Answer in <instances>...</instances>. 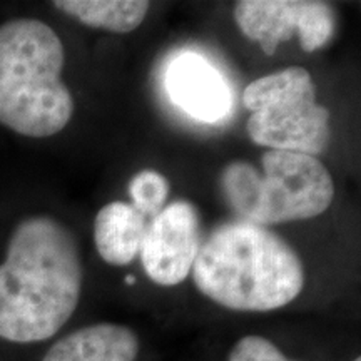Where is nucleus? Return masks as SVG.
<instances>
[{"instance_id": "15", "label": "nucleus", "mask_w": 361, "mask_h": 361, "mask_svg": "<svg viewBox=\"0 0 361 361\" xmlns=\"http://www.w3.org/2000/svg\"><path fill=\"white\" fill-rule=\"evenodd\" d=\"M353 361H361V358H360V356H356V358H355Z\"/></svg>"}, {"instance_id": "9", "label": "nucleus", "mask_w": 361, "mask_h": 361, "mask_svg": "<svg viewBox=\"0 0 361 361\" xmlns=\"http://www.w3.org/2000/svg\"><path fill=\"white\" fill-rule=\"evenodd\" d=\"M141 338L128 324L94 323L57 340L42 361H137Z\"/></svg>"}, {"instance_id": "6", "label": "nucleus", "mask_w": 361, "mask_h": 361, "mask_svg": "<svg viewBox=\"0 0 361 361\" xmlns=\"http://www.w3.org/2000/svg\"><path fill=\"white\" fill-rule=\"evenodd\" d=\"M234 20L268 56L295 35L305 52L318 51L329 42L336 25L331 6L318 0H241L234 6Z\"/></svg>"}, {"instance_id": "14", "label": "nucleus", "mask_w": 361, "mask_h": 361, "mask_svg": "<svg viewBox=\"0 0 361 361\" xmlns=\"http://www.w3.org/2000/svg\"><path fill=\"white\" fill-rule=\"evenodd\" d=\"M126 283L134 284V283H135V278H134V276H126Z\"/></svg>"}, {"instance_id": "8", "label": "nucleus", "mask_w": 361, "mask_h": 361, "mask_svg": "<svg viewBox=\"0 0 361 361\" xmlns=\"http://www.w3.org/2000/svg\"><path fill=\"white\" fill-rule=\"evenodd\" d=\"M176 106L204 123H216L231 111V90L219 71L194 52L180 54L166 75Z\"/></svg>"}, {"instance_id": "2", "label": "nucleus", "mask_w": 361, "mask_h": 361, "mask_svg": "<svg viewBox=\"0 0 361 361\" xmlns=\"http://www.w3.org/2000/svg\"><path fill=\"white\" fill-rule=\"evenodd\" d=\"M192 281L213 303L239 313H269L291 305L305 288L296 251L263 226L221 224L194 259Z\"/></svg>"}, {"instance_id": "7", "label": "nucleus", "mask_w": 361, "mask_h": 361, "mask_svg": "<svg viewBox=\"0 0 361 361\" xmlns=\"http://www.w3.org/2000/svg\"><path fill=\"white\" fill-rule=\"evenodd\" d=\"M201 247V221L196 206L174 201L147 226L141 261L147 278L159 286H178L191 274Z\"/></svg>"}, {"instance_id": "10", "label": "nucleus", "mask_w": 361, "mask_h": 361, "mask_svg": "<svg viewBox=\"0 0 361 361\" xmlns=\"http://www.w3.org/2000/svg\"><path fill=\"white\" fill-rule=\"evenodd\" d=\"M146 216L129 202L116 201L101 207L94 221V243L99 256L111 266H128L141 252Z\"/></svg>"}, {"instance_id": "12", "label": "nucleus", "mask_w": 361, "mask_h": 361, "mask_svg": "<svg viewBox=\"0 0 361 361\" xmlns=\"http://www.w3.org/2000/svg\"><path fill=\"white\" fill-rule=\"evenodd\" d=\"M128 191L139 213L156 218L168 202L169 180L154 169H142L129 180Z\"/></svg>"}, {"instance_id": "5", "label": "nucleus", "mask_w": 361, "mask_h": 361, "mask_svg": "<svg viewBox=\"0 0 361 361\" xmlns=\"http://www.w3.org/2000/svg\"><path fill=\"white\" fill-rule=\"evenodd\" d=\"M243 102L252 112L246 130L258 146L313 157L328 147L329 111L316 102L314 82L303 67L256 79L243 92Z\"/></svg>"}, {"instance_id": "13", "label": "nucleus", "mask_w": 361, "mask_h": 361, "mask_svg": "<svg viewBox=\"0 0 361 361\" xmlns=\"http://www.w3.org/2000/svg\"><path fill=\"white\" fill-rule=\"evenodd\" d=\"M228 361H300L288 356L274 341L261 335H246L234 343Z\"/></svg>"}, {"instance_id": "1", "label": "nucleus", "mask_w": 361, "mask_h": 361, "mask_svg": "<svg viewBox=\"0 0 361 361\" xmlns=\"http://www.w3.org/2000/svg\"><path fill=\"white\" fill-rule=\"evenodd\" d=\"M84 266L74 233L52 216H29L13 228L0 264V340H51L78 310Z\"/></svg>"}, {"instance_id": "4", "label": "nucleus", "mask_w": 361, "mask_h": 361, "mask_svg": "<svg viewBox=\"0 0 361 361\" xmlns=\"http://www.w3.org/2000/svg\"><path fill=\"white\" fill-rule=\"evenodd\" d=\"M261 166L263 174L250 162H229L219 178L226 202L246 223L264 228L311 219L331 206V174L316 157L271 149Z\"/></svg>"}, {"instance_id": "11", "label": "nucleus", "mask_w": 361, "mask_h": 361, "mask_svg": "<svg viewBox=\"0 0 361 361\" xmlns=\"http://www.w3.org/2000/svg\"><path fill=\"white\" fill-rule=\"evenodd\" d=\"M52 6L84 25L129 34L142 24L151 4L146 0H56Z\"/></svg>"}, {"instance_id": "3", "label": "nucleus", "mask_w": 361, "mask_h": 361, "mask_svg": "<svg viewBox=\"0 0 361 361\" xmlns=\"http://www.w3.org/2000/svg\"><path fill=\"white\" fill-rule=\"evenodd\" d=\"M64 44L39 19L0 25V124L25 137L61 133L74 114V99L62 80Z\"/></svg>"}]
</instances>
